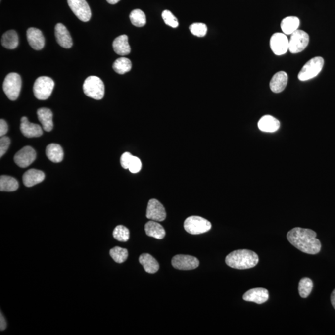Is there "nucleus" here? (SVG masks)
I'll use <instances>...</instances> for the list:
<instances>
[{
	"label": "nucleus",
	"instance_id": "8",
	"mask_svg": "<svg viewBox=\"0 0 335 335\" xmlns=\"http://www.w3.org/2000/svg\"><path fill=\"white\" fill-rule=\"evenodd\" d=\"M309 43V36L302 30H297L291 34L288 42V50L292 53L302 52L307 47Z\"/></svg>",
	"mask_w": 335,
	"mask_h": 335
},
{
	"label": "nucleus",
	"instance_id": "3",
	"mask_svg": "<svg viewBox=\"0 0 335 335\" xmlns=\"http://www.w3.org/2000/svg\"><path fill=\"white\" fill-rule=\"evenodd\" d=\"M83 89L87 96L94 99H102L104 96V83L96 76L88 77L83 83Z\"/></svg>",
	"mask_w": 335,
	"mask_h": 335
},
{
	"label": "nucleus",
	"instance_id": "28",
	"mask_svg": "<svg viewBox=\"0 0 335 335\" xmlns=\"http://www.w3.org/2000/svg\"><path fill=\"white\" fill-rule=\"evenodd\" d=\"M19 188V183L15 178L3 175L0 177V191H15Z\"/></svg>",
	"mask_w": 335,
	"mask_h": 335
},
{
	"label": "nucleus",
	"instance_id": "29",
	"mask_svg": "<svg viewBox=\"0 0 335 335\" xmlns=\"http://www.w3.org/2000/svg\"><path fill=\"white\" fill-rule=\"evenodd\" d=\"M112 67L115 72L119 74H124L131 70V61L126 57L119 58L115 61Z\"/></svg>",
	"mask_w": 335,
	"mask_h": 335
},
{
	"label": "nucleus",
	"instance_id": "24",
	"mask_svg": "<svg viewBox=\"0 0 335 335\" xmlns=\"http://www.w3.org/2000/svg\"><path fill=\"white\" fill-rule=\"evenodd\" d=\"M145 231L148 236L161 239L165 237L166 232L163 227L156 221H149L145 224Z\"/></svg>",
	"mask_w": 335,
	"mask_h": 335
},
{
	"label": "nucleus",
	"instance_id": "19",
	"mask_svg": "<svg viewBox=\"0 0 335 335\" xmlns=\"http://www.w3.org/2000/svg\"><path fill=\"white\" fill-rule=\"evenodd\" d=\"M260 130L265 133H275L280 127V122L275 117L266 115L260 119L258 124Z\"/></svg>",
	"mask_w": 335,
	"mask_h": 335
},
{
	"label": "nucleus",
	"instance_id": "5",
	"mask_svg": "<svg viewBox=\"0 0 335 335\" xmlns=\"http://www.w3.org/2000/svg\"><path fill=\"white\" fill-rule=\"evenodd\" d=\"M55 83L48 77H39L34 82L33 92L34 96L39 100H46L50 96L53 92Z\"/></svg>",
	"mask_w": 335,
	"mask_h": 335
},
{
	"label": "nucleus",
	"instance_id": "11",
	"mask_svg": "<svg viewBox=\"0 0 335 335\" xmlns=\"http://www.w3.org/2000/svg\"><path fill=\"white\" fill-rule=\"evenodd\" d=\"M36 152L30 146H24L17 152L14 157V162L21 168H26L35 161Z\"/></svg>",
	"mask_w": 335,
	"mask_h": 335
},
{
	"label": "nucleus",
	"instance_id": "15",
	"mask_svg": "<svg viewBox=\"0 0 335 335\" xmlns=\"http://www.w3.org/2000/svg\"><path fill=\"white\" fill-rule=\"evenodd\" d=\"M243 299L247 302H255L262 304L269 299L268 290L266 288L259 287L249 290L243 295Z\"/></svg>",
	"mask_w": 335,
	"mask_h": 335
},
{
	"label": "nucleus",
	"instance_id": "6",
	"mask_svg": "<svg viewBox=\"0 0 335 335\" xmlns=\"http://www.w3.org/2000/svg\"><path fill=\"white\" fill-rule=\"evenodd\" d=\"M324 65V60L321 57H315L305 63L300 71L298 78L300 81L309 80L317 77L321 72Z\"/></svg>",
	"mask_w": 335,
	"mask_h": 335
},
{
	"label": "nucleus",
	"instance_id": "33",
	"mask_svg": "<svg viewBox=\"0 0 335 335\" xmlns=\"http://www.w3.org/2000/svg\"><path fill=\"white\" fill-rule=\"evenodd\" d=\"M113 237L117 241L126 242L129 240L130 233L127 227L120 225L114 229Z\"/></svg>",
	"mask_w": 335,
	"mask_h": 335
},
{
	"label": "nucleus",
	"instance_id": "41",
	"mask_svg": "<svg viewBox=\"0 0 335 335\" xmlns=\"http://www.w3.org/2000/svg\"><path fill=\"white\" fill-rule=\"evenodd\" d=\"M331 302L333 307H334V309H335V289L334 291H333L332 293Z\"/></svg>",
	"mask_w": 335,
	"mask_h": 335
},
{
	"label": "nucleus",
	"instance_id": "25",
	"mask_svg": "<svg viewBox=\"0 0 335 335\" xmlns=\"http://www.w3.org/2000/svg\"><path fill=\"white\" fill-rule=\"evenodd\" d=\"M300 25V20L297 17L288 16L281 21V28L286 35H291L298 30Z\"/></svg>",
	"mask_w": 335,
	"mask_h": 335
},
{
	"label": "nucleus",
	"instance_id": "17",
	"mask_svg": "<svg viewBox=\"0 0 335 335\" xmlns=\"http://www.w3.org/2000/svg\"><path fill=\"white\" fill-rule=\"evenodd\" d=\"M55 34L58 45L65 48H70L72 47V36L63 24L58 23L55 26Z\"/></svg>",
	"mask_w": 335,
	"mask_h": 335
},
{
	"label": "nucleus",
	"instance_id": "21",
	"mask_svg": "<svg viewBox=\"0 0 335 335\" xmlns=\"http://www.w3.org/2000/svg\"><path fill=\"white\" fill-rule=\"evenodd\" d=\"M39 121H40L44 130L50 132L53 128V114L50 109L42 107L37 111Z\"/></svg>",
	"mask_w": 335,
	"mask_h": 335
},
{
	"label": "nucleus",
	"instance_id": "2",
	"mask_svg": "<svg viewBox=\"0 0 335 335\" xmlns=\"http://www.w3.org/2000/svg\"><path fill=\"white\" fill-rule=\"evenodd\" d=\"M258 261L257 254L248 249H239L232 251L226 258L227 265L237 270L252 268L257 265Z\"/></svg>",
	"mask_w": 335,
	"mask_h": 335
},
{
	"label": "nucleus",
	"instance_id": "39",
	"mask_svg": "<svg viewBox=\"0 0 335 335\" xmlns=\"http://www.w3.org/2000/svg\"><path fill=\"white\" fill-rule=\"evenodd\" d=\"M8 131V126L6 122L4 119L0 120V136L3 137L6 135Z\"/></svg>",
	"mask_w": 335,
	"mask_h": 335
},
{
	"label": "nucleus",
	"instance_id": "36",
	"mask_svg": "<svg viewBox=\"0 0 335 335\" xmlns=\"http://www.w3.org/2000/svg\"><path fill=\"white\" fill-rule=\"evenodd\" d=\"M142 168V162L138 157L133 156L129 164L128 169L131 173H137L140 172Z\"/></svg>",
	"mask_w": 335,
	"mask_h": 335
},
{
	"label": "nucleus",
	"instance_id": "32",
	"mask_svg": "<svg viewBox=\"0 0 335 335\" xmlns=\"http://www.w3.org/2000/svg\"><path fill=\"white\" fill-rule=\"evenodd\" d=\"M131 21L134 26L143 27L146 24V16L141 9H134L130 14Z\"/></svg>",
	"mask_w": 335,
	"mask_h": 335
},
{
	"label": "nucleus",
	"instance_id": "27",
	"mask_svg": "<svg viewBox=\"0 0 335 335\" xmlns=\"http://www.w3.org/2000/svg\"><path fill=\"white\" fill-rule=\"evenodd\" d=\"M1 45L8 49H14L18 47L19 39L16 32L14 30L6 32L2 36Z\"/></svg>",
	"mask_w": 335,
	"mask_h": 335
},
{
	"label": "nucleus",
	"instance_id": "40",
	"mask_svg": "<svg viewBox=\"0 0 335 335\" xmlns=\"http://www.w3.org/2000/svg\"><path fill=\"white\" fill-rule=\"evenodd\" d=\"M7 327V323L4 317L3 316V314L1 312L0 314V330L1 331H3V330L6 329Z\"/></svg>",
	"mask_w": 335,
	"mask_h": 335
},
{
	"label": "nucleus",
	"instance_id": "31",
	"mask_svg": "<svg viewBox=\"0 0 335 335\" xmlns=\"http://www.w3.org/2000/svg\"><path fill=\"white\" fill-rule=\"evenodd\" d=\"M313 288V282L309 278L301 279L299 284V292L300 297L307 298L311 293Z\"/></svg>",
	"mask_w": 335,
	"mask_h": 335
},
{
	"label": "nucleus",
	"instance_id": "20",
	"mask_svg": "<svg viewBox=\"0 0 335 335\" xmlns=\"http://www.w3.org/2000/svg\"><path fill=\"white\" fill-rule=\"evenodd\" d=\"M45 179V173L41 170L30 169L24 173L23 177L24 185L27 187H32L43 182Z\"/></svg>",
	"mask_w": 335,
	"mask_h": 335
},
{
	"label": "nucleus",
	"instance_id": "4",
	"mask_svg": "<svg viewBox=\"0 0 335 335\" xmlns=\"http://www.w3.org/2000/svg\"><path fill=\"white\" fill-rule=\"evenodd\" d=\"M22 87L20 75L16 73H10L6 76L4 80L3 89L4 94L11 101L18 98Z\"/></svg>",
	"mask_w": 335,
	"mask_h": 335
},
{
	"label": "nucleus",
	"instance_id": "12",
	"mask_svg": "<svg viewBox=\"0 0 335 335\" xmlns=\"http://www.w3.org/2000/svg\"><path fill=\"white\" fill-rule=\"evenodd\" d=\"M288 40L285 34L277 33L274 34L270 39V47L273 52L276 55L285 54L288 50Z\"/></svg>",
	"mask_w": 335,
	"mask_h": 335
},
{
	"label": "nucleus",
	"instance_id": "42",
	"mask_svg": "<svg viewBox=\"0 0 335 335\" xmlns=\"http://www.w3.org/2000/svg\"><path fill=\"white\" fill-rule=\"evenodd\" d=\"M106 1L107 3H109V4H115L118 3L120 0H106Z\"/></svg>",
	"mask_w": 335,
	"mask_h": 335
},
{
	"label": "nucleus",
	"instance_id": "38",
	"mask_svg": "<svg viewBox=\"0 0 335 335\" xmlns=\"http://www.w3.org/2000/svg\"><path fill=\"white\" fill-rule=\"evenodd\" d=\"M133 155L129 152H125L122 154L121 157V165L124 169H128L129 164H130Z\"/></svg>",
	"mask_w": 335,
	"mask_h": 335
},
{
	"label": "nucleus",
	"instance_id": "23",
	"mask_svg": "<svg viewBox=\"0 0 335 335\" xmlns=\"http://www.w3.org/2000/svg\"><path fill=\"white\" fill-rule=\"evenodd\" d=\"M139 263L143 266L144 270L148 273H155L157 272L160 268L158 261L150 254H143L139 257Z\"/></svg>",
	"mask_w": 335,
	"mask_h": 335
},
{
	"label": "nucleus",
	"instance_id": "30",
	"mask_svg": "<svg viewBox=\"0 0 335 335\" xmlns=\"http://www.w3.org/2000/svg\"><path fill=\"white\" fill-rule=\"evenodd\" d=\"M109 253L115 262L117 263H124L128 258V249L119 246L112 248Z\"/></svg>",
	"mask_w": 335,
	"mask_h": 335
},
{
	"label": "nucleus",
	"instance_id": "9",
	"mask_svg": "<svg viewBox=\"0 0 335 335\" xmlns=\"http://www.w3.org/2000/svg\"><path fill=\"white\" fill-rule=\"evenodd\" d=\"M69 6L73 13L80 20L88 22L92 17V11L86 0H67Z\"/></svg>",
	"mask_w": 335,
	"mask_h": 335
},
{
	"label": "nucleus",
	"instance_id": "37",
	"mask_svg": "<svg viewBox=\"0 0 335 335\" xmlns=\"http://www.w3.org/2000/svg\"><path fill=\"white\" fill-rule=\"evenodd\" d=\"M11 141L8 137H1L0 139V157H2L8 150Z\"/></svg>",
	"mask_w": 335,
	"mask_h": 335
},
{
	"label": "nucleus",
	"instance_id": "10",
	"mask_svg": "<svg viewBox=\"0 0 335 335\" xmlns=\"http://www.w3.org/2000/svg\"><path fill=\"white\" fill-rule=\"evenodd\" d=\"M172 264L173 267L180 270H192L199 266V261L194 256L178 255L173 258Z\"/></svg>",
	"mask_w": 335,
	"mask_h": 335
},
{
	"label": "nucleus",
	"instance_id": "1",
	"mask_svg": "<svg viewBox=\"0 0 335 335\" xmlns=\"http://www.w3.org/2000/svg\"><path fill=\"white\" fill-rule=\"evenodd\" d=\"M287 239L292 245L309 255H316L322 248L316 232L312 230L295 227L288 232Z\"/></svg>",
	"mask_w": 335,
	"mask_h": 335
},
{
	"label": "nucleus",
	"instance_id": "16",
	"mask_svg": "<svg viewBox=\"0 0 335 335\" xmlns=\"http://www.w3.org/2000/svg\"><path fill=\"white\" fill-rule=\"evenodd\" d=\"M20 128L21 133L28 138H39L43 134L41 127L38 124L31 123L26 117H22Z\"/></svg>",
	"mask_w": 335,
	"mask_h": 335
},
{
	"label": "nucleus",
	"instance_id": "18",
	"mask_svg": "<svg viewBox=\"0 0 335 335\" xmlns=\"http://www.w3.org/2000/svg\"><path fill=\"white\" fill-rule=\"evenodd\" d=\"M288 75L283 71L276 73L270 81V87L271 91L275 94L282 92L287 86Z\"/></svg>",
	"mask_w": 335,
	"mask_h": 335
},
{
	"label": "nucleus",
	"instance_id": "7",
	"mask_svg": "<svg viewBox=\"0 0 335 335\" xmlns=\"http://www.w3.org/2000/svg\"><path fill=\"white\" fill-rule=\"evenodd\" d=\"M212 224L207 220L199 216L188 217L184 222L185 231L190 234L199 235L205 233L211 229Z\"/></svg>",
	"mask_w": 335,
	"mask_h": 335
},
{
	"label": "nucleus",
	"instance_id": "22",
	"mask_svg": "<svg viewBox=\"0 0 335 335\" xmlns=\"http://www.w3.org/2000/svg\"><path fill=\"white\" fill-rule=\"evenodd\" d=\"M114 52L119 55H127L131 52V48L128 42V37L121 35L114 39L112 44Z\"/></svg>",
	"mask_w": 335,
	"mask_h": 335
},
{
	"label": "nucleus",
	"instance_id": "35",
	"mask_svg": "<svg viewBox=\"0 0 335 335\" xmlns=\"http://www.w3.org/2000/svg\"><path fill=\"white\" fill-rule=\"evenodd\" d=\"M162 18L166 25L172 27V28H177L179 25L178 19L170 11H164L162 13Z\"/></svg>",
	"mask_w": 335,
	"mask_h": 335
},
{
	"label": "nucleus",
	"instance_id": "14",
	"mask_svg": "<svg viewBox=\"0 0 335 335\" xmlns=\"http://www.w3.org/2000/svg\"><path fill=\"white\" fill-rule=\"evenodd\" d=\"M27 40L34 50L43 49L45 46V39L43 33L39 29L30 28L27 31Z\"/></svg>",
	"mask_w": 335,
	"mask_h": 335
},
{
	"label": "nucleus",
	"instance_id": "13",
	"mask_svg": "<svg viewBox=\"0 0 335 335\" xmlns=\"http://www.w3.org/2000/svg\"><path fill=\"white\" fill-rule=\"evenodd\" d=\"M146 217L151 221H163L166 217L165 207L158 200L150 199L149 200L146 209Z\"/></svg>",
	"mask_w": 335,
	"mask_h": 335
},
{
	"label": "nucleus",
	"instance_id": "34",
	"mask_svg": "<svg viewBox=\"0 0 335 335\" xmlns=\"http://www.w3.org/2000/svg\"><path fill=\"white\" fill-rule=\"evenodd\" d=\"M190 30L193 35L202 38L206 35L207 27L204 23H196L190 26Z\"/></svg>",
	"mask_w": 335,
	"mask_h": 335
},
{
	"label": "nucleus",
	"instance_id": "26",
	"mask_svg": "<svg viewBox=\"0 0 335 335\" xmlns=\"http://www.w3.org/2000/svg\"><path fill=\"white\" fill-rule=\"evenodd\" d=\"M46 152L48 158L53 163H60L63 160V149L58 144H49L46 148Z\"/></svg>",
	"mask_w": 335,
	"mask_h": 335
}]
</instances>
